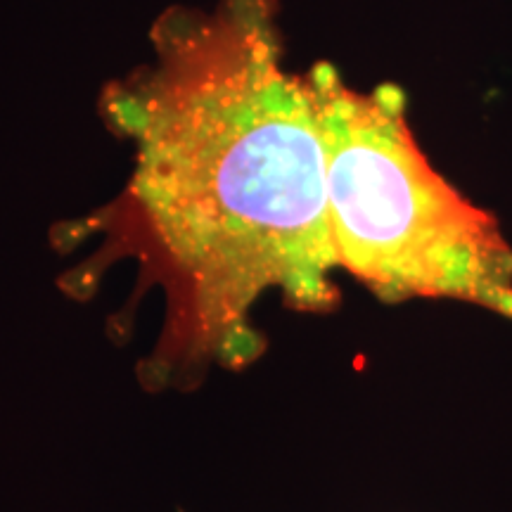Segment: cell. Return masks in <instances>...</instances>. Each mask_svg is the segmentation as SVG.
<instances>
[{"label":"cell","mask_w":512,"mask_h":512,"mask_svg":"<svg viewBox=\"0 0 512 512\" xmlns=\"http://www.w3.org/2000/svg\"><path fill=\"white\" fill-rule=\"evenodd\" d=\"M306 79L323 138L337 266L384 302L446 297L512 318L510 242L420 150L401 88L356 91L330 62Z\"/></svg>","instance_id":"cell-2"},{"label":"cell","mask_w":512,"mask_h":512,"mask_svg":"<svg viewBox=\"0 0 512 512\" xmlns=\"http://www.w3.org/2000/svg\"><path fill=\"white\" fill-rule=\"evenodd\" d=\"M152 50L102 95L107 124L133 145L131 176L67 238L100 235L81 271L128 256L140 283L162 287L164 332L140 380L183 387L211 363L259 358L252 309L268 292L332 309L337 254L316 102L285 67L275 0L166 12Z\"/></svg>","instance_id":"cell-1"}]
</instances>
